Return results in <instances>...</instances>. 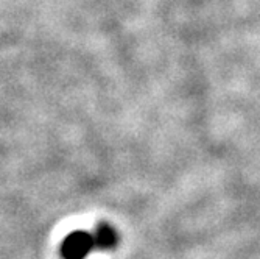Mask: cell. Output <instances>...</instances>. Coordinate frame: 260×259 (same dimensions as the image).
<instances>
[{
  "label": "cell",
  "mask_w": 260,
  "mask_h": 259,
  "mask_svg": "<svg viewBox=\"0 0 260 259\" xmlns=\"http://www.w3.org/2000/svg\"><path fill=\"white\" fill-rule=\"evenodd\" d=\"M119 242V231L109 223H100L92 229L69 233L59 245V256L61 259H87L92 253L117 248Z\"/></svg>",
  "instance_id": "cell-1"
}]
</instances>
